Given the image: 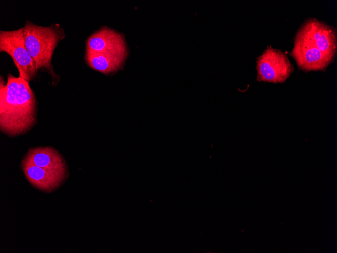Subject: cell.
<instances>
[{
  "instance_id": "obj_1",
  "label": "cell",
  "mask_w": 337,
  "mask_h": 253,
  "mask_svg": "<svg viewBox=\"0 0 337 253\" xmlns=\"http://www.w3.org/2000/svg\"><path fill=\"white\" fill-rule=\"evenodd\" d=\"M29 82L8 74L0 81V129L10 137L25 134L36 122L37 103Z\"/></svg>"
},
{
  "instance_id": "obj_2",
  "label": "cell",
  "mask_w": 337,
  "mask_h": 253,
  "mask_svg": "<svg viewBox=\"0 0 337 253\" xmlns=\"http://www.w3.org/2000/svg\"><path fill=\"white\" fill-rule=\"evenodd\" d=\"M22 28L26 47L37 71H46L55 79L52 57L58 43L65 38L64 30L58 23L42 26L28 20Z\"/></svg>"
},
{
  "instance_id": "obj_3",
  "label": "cell",
  "mask_w": 337,
  "mask_h": 253,
  "mask_svg": "<svg viewBox=\"0 0 337 253\" xmlns=\"http://www.w3.org/2000/svg\"><path fill=\"white\" fill-rule=\"evenodd\" d=\"M0 51L7 53L17 68L19 77L28 82L34 79L37 70L24 42L23 28L0 31Z\"/></svg>"
},
{
  "instance_id": "obj_4",
  "label": "cell",
  "mask_w": 337,
  "mask_h": 253,
  "mask_svg": "<svg viewBox=\"0 0 337 253\" xmlns=\"http://www.w3.org/2000/svg\"><path fill=\"white\" fill-rule=\"evenodd\" d=\"M256 70L258 81L283 83L294 68L285 53L269 46L257 58Z\"/></svg>"
},
{
  "instance_id": "obj_5",
  "label": "cell",
  "mask_w": 337,
  "mask_h": 253,
  "mask_svg": "<svg viewBox=\"0 0 337 253\" xmlns=\"http://www.w3.org/2000/svg\"><path fill=\"white\" fill-rule=\"evenodd\" d=\"M290 55L294 59L299 68L305 72L324 71L334 59L297 34Z\"/></svg>"
},
{
  "instance_id": "obj_6",
  "label": "cell",
  "mask_w": 337,
  "mask_h": 253,
  "mask_svg": "<svg viewBox=\"0 0 337 253\" xmlns=\"http://www.w3.org/2000/svg\"><path fill=\"white\" fill-rule=\"evenodd\" d=\"M296 34L314 44L321 51L335 57L336 34L332 27L310 18L303 24Z\"/></svg>"
},
{
  "instance_id": "obj_7",
  "label": "cell",
  "mask_w": 337,
  "mask_h": 253,
  "mask_svg": "<svg viewBox=\"0 0 337 253\" xmlns=\"http://www.w3.org/2000/svg\"><path fill=\"white\" fill-rule=\"evenodd\" d=\"M28 182L35 188L45 193L55 191L63 184L69 174L47 170L31 163L25 157L21 164Z\"/></svg>"
},
{
  "instance_id": "obj_8",
  "label": "cell",
  "mask_w": 337,
  "mask_h": 253,
  "mask_svg": "<svg viewBox=\"0 0 337 253\" xmlns=\"http://www.w3.org/2000/svg\"><path fill=\"white\" fill-rule=\"evenodd\" d=\"M86 50L97 53L126 52L122 35L107 27L101 28L89 37Z\"/></svg>"
},
{
  "instance_id": "obj_9",
  "label": "cell",
  "mask_w": 337,
  "mask_h": 253,
  "mask_svg": "<svg viewBox=\"0 0 337 253\" xmlns=\"http://www.w3.org/2000/svg\"><path fill=\"white\" fill-rule=\"evenodd\" d=\"M24 157L37 166L69 174L64 158L52 146L31 148Z\"/></svg>"
},
{
  "instance_id": "obj_10",
  "label": "cell",
  "mask_w": 337,
  "mask_h": 253,
  "mask_svg": "<svg viewBox=\"0 0 337 253\" xmlns=\"http://www.w3.org/2000/svg\"><path fill=\"white\" fill-rule=\"evenodd\" d=\"M126 54V52L97 53L86 50L85 61L93 69L108 75L121 67Z\"/></svg>"
}]
</instances>
